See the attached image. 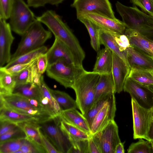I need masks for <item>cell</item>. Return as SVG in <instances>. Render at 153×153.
Returning a JSON list of instances; mask_svg holds the SVG:
<instances>
[{
    "instance_id": "6da1fadb",
    "label": "cell",
    "mask_w": 153,
    "mask_h": 153,
    "mask_svg": "<svg viewBox=\"0 0 153 153\" xmlns=\"http://www.w3.org/2000/svg\"><path fill=\"white\" fill-rule=\"evenodd\" d=\"M36 19L45 25L55 38L68 47L73 56L75 64L82 66L85 56V51L77 38L61 16L54 11L48 10L36 17Z\"/></svg>"
},
{
    "instance_id": "7a4b0ae2",
    "label": "cell",
    "mask_w": 153,
    "mask_h": 153,
    "mask_svg": "<svg viewBox=\"0 0 153 153\" xmlns=\"http://www.w3.org/2000/svg\"><path fill=\"white\" fill-rule=\"evenodd\" d=\"M115 7L126 28L135 30L153 41V16L136 6H127L119 1L116 3Z\"/></svg>"
},
{
    "instance_id": "3957f363",
    "label": "cell",
    "mask_w": 153,
    "mask_h": 153,
    "mask_svg": "<svg viewBox=\"0 0 153 153\" xmlns=\"http://www.w3.org/2000/svg\"><path fill=\"white\" fill-rule=\"evenodd\" d=\"M100 74L86 70L76 80L71 88L74 91L78 108L85 114L94 102L95 89Z\"/></svg>"
},
{
    "instance_id": "277c9868",
    "label": "cell",
    "mask_w": 153,
    "mask_h": 153,
    "mask_svg": "<svg viewBox=\"0 0 153 153\" xmlns=\"http://www.w3.org/2000/svg\"><path fill=\"white\" fill-rule=\"evenodd\" d=\"M42 23L36 19L22 36L17 48L11 55V60L41 47L51 37L52 33L49 30L45 29Z\"/></svg>"
},
{
    "instance_id": "5b68a950",
    "label": "cell",
    "mask_w": 153,
    "mask_h": 153,
    "mask_svg": "<svg viewBox=\"0 0 153 153\" xmlns=\"http://www.w3.org/2000/svg\"><path fill=\"white\" fill-rule=\"evenodd\" d=\"M0 105L16 111L36 117L41 123L53 118L44 106L38 107L32 105L30 99L12 93L0 94Z\"/></svg>"
},
{
    "instance_id": "8992f818",
    "label": "cell",
    "mask_w": 153,
    "mask_h": 153,
    "mask_svg": "<svg viewBox=\"0 0 153 153\" xmlns=\"http://www.w3.org/2000/svg\"><path fill=\"white\" fill-rule=\"evenodd\" d=\"M85 71L83 66L60 59L49 65L46 72L48 76L65 88H71L75 82Z\"/></svg>"
},
{
    "instance_id": "52a82bcc",
    "label": "cell",
    "mask_w": 153,
    "mask_h": 153,
    "mask_svg": "<svg viewBox=\"0 0 153 153\" xmlns=\"http://www.w3.org/2000/svg\"><path fill=\"white\" fill-rule=\"evenodd\" d=\"M60 115L38 123L40 129L59 153H68L73 143L61 126Z\"/></svg>"
},
{
    "instance_id": "ba28073f",
    "label": "cell",
    "mask_w": 153,
    "mask_h": 153,
    "mask_svg": "<svg viewBox=\"0 0 153 153\" xmlns=\"http://www.w3.org/2000/svg\"><path fill=\"white\" fill-rule=\"evenodd\" d=\"M133 138H143L150 141L149 132L152 125L153 108H146L141 105L134 97H131Z\"/></svg>"
},
{
    "instance_id": "9c48e42d",
    "label": "cell",
    "mask_w": 153,
    "mask_h": 153,
    "mask_svg": "<svg viewBox=\"0 0 153 153\" xmlns=\"http://www.w3.org/2000/svg\"><path fill=\"white\" fill-rule=\"evenodd\" d=\"M24 0H14L9 17L12 31L22 36L36 19L34 13Z\"/></svg>"
},
{
    "instance_id": "30bf717a",
    "label": "cell",
    "mask_w": 153,
    "mask_h": 153,
    "mask_svg": "<svg viewBox=\"0 0 153 153\" xmlns=\"http://www.w3.org/2000/svg\"><path fill=\"white\" fill-rule=\"evenodd\" d=\"M101 153H114L117 145L121 142L117 125L114 120L110 121L99 131L92 135Z\"/></svg>"
},
{
    "instance_id": "8fae6325",
    "label": "cell",
    "mask_w": 153,
    "mask_h": 153,
    "mask_svg": "<svg viewBox=\"0 0 153 153\" xmlns=\"http://www.w3.org/2000/svg\"><path fill=\"white\" fill-rule=\"evenodd\" d=\"M71 6L76 10L77 18L90 13L116 18L109 0H74Z\"/></svg>"
},
{
    "instance_id": "7c38bea8",
    "label": "cell",
    "mask_w": 153,
    "mask_h": 153,
    "mask_svg": "<svg viewBox=\"0 0 153 153\" xmlns=\"http://www.w3.org/2000/svg\"><path fill=\"white\" fill-rule=\"evenodd\" d=\"M80 17L87 19L99 29L112 33L124 34L126 27L124 23L116 18L113 19L95 13H88Z\"/></svg>"
},
{
    "instance_id": "4fadbf2b",
    "label": "cell",
    "mask_w": 153,
    "mask_h": 153,
    "mask_svg": "<svg viewBox=\"0 0 153 153\" xmlns=\"http://www.w3.org/2000/svg\"><path fill=\"white\" fill-rule=\"evenodd\" d=\"M10 24L0 18V67L4 66L11 60V47L14 37Z\"/></svg>"
},
{
    "instance_id": "5bb4252c",
    "label": "cell",
    "mask_w": 153,
    "mask_h": 153,
    "mask_svg": "<svg viewBox=\"0 0 153 153\" xmlns=\"http://www.w3.org/2000/svg\"><path fill=\"white\" fill-rule=\"evenodd\" d=\"M116 110L114 94L95 116L91 127V134L93 135L99 131L110 121L114 120Z\"/></svg>"
},
{
    "instance_id": "9a60e30c",
    "label": "cell",
    "mask_w": 153,
    "mask_h": 153,
    "mask_svg": "<svg viewBox=\"0 0 153 153\" xmlns=\"http://www.w3.org/2000/svg\"><path fill=\"white\" fill-rule=\"evenodd\" d=\"M125 52L130 70L153 71V59L137 48L131 45Z\"/></svg>"
},
{
    "instance_id": "2e32d148",
    "label": "cell",
    "mask_w": 153,
    "mask_h": 153,
    "mask_svg": "<svg viewBox=\"0 0 153 153\" xmlns=\"http://www.w3.org/2000/svg\"><path fill=\"white\" fill-rule=\"evenodd\" d=\"M129 66L119 56L113 53L111 73L115 87V93L123 90L125 82L129 75Z\"/></svg>"
},
{
    "instance_id": "e0dca14e",
    "label": "cell",
    "mask_w": 153,
    "mask_h": 153,
    "mask_svg": "<svg viewBox=\"0 0 153 153\" xmlns=\"http://www.w3.org/2000/svg\"><path fill=\"white\" fill-rule=\"evenodd\" d=\"M46 53L48 65L60 59H64L70 62L75 64L73 56L69 48L57 38H55L53 44Z\"/></svg>"
},
{
    "instance_id": "ac0fdd59",
    "label": "cell",
    "mask_w": 153,
    "mask_h": 153,
    "mask_svg": "<svg viewBox=\"0 0 153 153\" xmlns=\"http://www.w3.org/2000/svg\"><path fill=\"white\" fill-rule=\"evenodd\" d=\"M17 124L25 132L26 135L25 138L34 145L39 153H47L41 140L40 126L38 123L24 122Z\"/></svg>"
},
{
    "instance_id": "d6986e66",
    "label": "cell",
    "mask_w": 153,
    "mask_h": 153,
    "mask_svg": "<svg viewBox=\"0 0 153 153\" xmlns=\"http://www.w3.org/2000/svg\"><path fill=\"white\" fill-rule=\"evenodd\" d=\"M112 61L113 52L108 48L105 47L97 52L93 71L100 74L111 73Z\"/></svg>"
},
{
    "instance_id": "ffe728a7",
    "label": "cell",
    "mask_w": 153,
    "mask_h": 153,
    "mask_svg": "<svg viewBox=\"0 0 153 153\" xmlns=\"http://www.w3.org/2000/svg\"><path fill=\"white\" fill-rule=\"evenodd\" d=\"M124 34L128 38L131 45L134 46L153 59V53L149 40L135 30L126 29Z\"/></svg>"
},
{
    "instance_id": "44dd1931",
    "label": "cell",
    "mask_w": 153,
    "mask_h": 153,
    "mask_svg": "<svg viewBox=\"0 0 153 153\" xmlns=\"http://www.w3.org/2000/svg\"><path fill=\"white\" fill-rule=\"evenodd\" d=\"M7 121L16 123L24 122L35 123H41L36 117L22 114L9 108L3 105H0V121Z\"/></svg>"
},
{
    "instance_id": "7402d4cb",
    "label": "cell",
    "mask_w": 153,
    "mask_h": 153,
    "mask_svg": "<svg viewBox=\"0 0 153 153\" xmlns=\"http://www.w3.org/2000/svg\"><path fill=\"white\" fill-rule=\"evenodd\" d=\"M60 115L67 122L87 133L91 134V128L86 119L82 113L76 109L62 111Z\"/></svg>"
},
{
    "instance_id": "603a6c76",
    "label": "cell",
    "mask_w": 153,
    "mask_h": 153,
    "mask_svg": "<svg viewBox=\"0 0 153 153\" xmlns=\"http://www.w3.org/2000/svg\"><path fill=\"white\" fill-rule=\"evenodd\" d=\"M115 93L111 73L100 74L95 87L94 102L103 97Z\"/></svg>"
},
{
    "instance_id": "cb8c5ba5",
    "label": "cell",
    "mask_w": 153,
    "mask_h": 153,
    "mask_svg": "<svg viewBox=\"0 0 153 153\" xmlns=\"http://www.w3.org/2000/svg\"><path fill=\"white\" fill-rule=\"evenodd\" d=\"M123 90L128 93L131 97L140 100L145 103L148 100V91L149 90L146 87L127 77L125 82Z\"/></svg>"
},
{
    "instance_id": "d4e9b609",
    "label": "cell",
    "mask_w": 153,
    "mask_h": 153,
    "mask_svg": "<svg viewBox=\"0 0 153 153\" xmlns=\"http://www.w3.org/2000/svg\"><path fill=\"white\" fill-rule=\"evenodd\" d=\"M100 44L110 49L113 53L121 58L128 66L126 53L122 52L120 50L114 39L113 33L99 29Z\"/></svg>"
},
{
    "instance_id": "484cf974",
    "label": "cell",
    "mask_w": 153,
    "mask_h": 153,
    "mask_svg": "<svg viewBox=\"0 0 153 153\" xmlns=\"http://www.w3.org/2000/svg\"><path fill=\"white\" fill-rule=\"evenodd\" d=\"M13 93L36 100L40 102L42 98L39 86L31 82L16 86Z\"/></svg>"
},
{
    "instance_id": "4316f807",
    "label": "cell",
    "mask_w": 153,
    "mask_h": 153,
    "mask_svg": "<svg viewBox=\"0 0 153 153\" xmlns=\"http://www.w3.org/2000/svg\"><path fill=\"white\" fill-rule=\"evenodd\" d=\"M61 126L68 135L72 143L78 140H88L92 135L68 123L62 117Z\"/></svg>"
},
{
    "instance_id": "83f0119b",
    "label": "cell",
    "mask_w": 153,
    "mask_h": 153,
    "mask_svg": "<svg viewBox=\"0 0 153 153\" xmlns=\"http://www.w3.org/2000/svg\"><path fill=\"white\" fill-rule=\"evenodd\" d=\"M51 94L60 107L61 111L78 108L76 100L65 92L50 88Z\"/></svg>"
},
{
    "instance_id": "f1b7e54d",
    "label": "cell",
    "mask_w": 153,
    "mask_h": 153,
    "mask_svg": "<svg viewBox=\"0 0 153 153\" xmlns=\"http://www.w3.org/2000/svg\"><path fill=\"white\" fill-rule=\"evenodd\" d=\"M48 50L47 47L43 45L11 60L8 63L3 67L5 69H7L17 64L30 62L36 58L40 54L46 53Z\"/></svg>"
},
{
    "instance_id": "f546056e",
    "label": "cell",
    "mask_w": 153,
    "mask_h": 153,
    "mask_svg": "<svg viewBox=\"0 0 153 153\" xmlns=\"http://www.w3.org/2000/svg\"><path fill=\"white\" fill-rule=\"evenodd\" d=\"M86 27L90 38V43L93 48L98 52L100 50L99 28L87 18L80 17L77 19Z\"/></svg>"
},
{
    "instance_id": "4dcf8cb0",
    "label": "cell",
    "mask_w": 153,
    "mask_h": 153,
    "mask_svg": "<svg viewBox=\"0 0 153 153\" xmlns=\"http://www.w3.org/2000/svg\"><path fill=\"white\" fill-rule=\"evenodd\" d=\"M16 86L14 76L8 73L3 67H0V94L13 93Z\"/></svg>"
},
{
    "instance_id": "1f68e13d",
    "label": "cell",
    "mask_w": 153,
    "mask_h": 153,
    "mask_svg": "<svg viewBox=\"0 0 153 153\" xmlns=\"http://www.w3.org/2000/svg\"><path fill=\"white\" fill-rule=\"evenodd\" d=\"M39 87L42 97H47L49 100L51 112L53 117H54L59 115L61 111L59 105L52 95L50 88L45 82L42 75L40 77Z\"/></svg>"
},
{
    "instance_id": "d6a6232c",
    "label": "cell",
    "mask_w": 153,
    "mask_h": 153,
    "mask_svg": "<svg viewBox=\"0 0 153 153\" xmlns=\"http://www.w3.org/2000/svg\"><path fill=\"white\" fill-rule=\"evenodd\" d=\"M128 77L144 86L153 84V75L150 71L131 69Z\"/></svg>"
},
{
    "instance_id": "836d02e7",
    "label": "cell",
    "mask_w": 153,
    "mask_h": 153,
    "mask_svg": "<svg viewBox=\"0 0 153 153\" xmlns=\"http://www.w3.org/2000/svg\"><path fill=\"white\" fill-rule=\"evenodd\" d=\"M114 94H115L103 97L95 101L91 107L85 114L83 115L87 121L91 129L95 116Z\"/></svg>"
},
{
    "instance_id": "e575fe53",
    "label": "cell",
    "mask_w": 153,
    "mask_h": 153,
    "mask_svg": "<svg viewBox=\"0 0 153 153\" xmlns=\"http://www.w3.org/2000/svg\"><path fill=\"white\" fill-rule=\"evenodd\" d=\"M128 153H153L150 142L139 138V140L131 143L127 150Z\"/></svg>"
},
{
    "instance_id": "d590c367",
    "label": "cell",
    "mask_w": 153,
    "mask_h": 153,
    "mask_svg": "<svg viewBox=\"0 0 153 153\" xmlns=\"http://www.w3.org/2000/svg\"><path fill=\"white\" fill-rule=\"evenodd\" d=\"M25 138L6 140L0 143V153H14L20 149Z\"/></svg>"
},
{
    "instance_id": "8d00e7d4",
    "label": "cell",
    "mask_w": 153,
    "mask_h": 153,
    "mask_svg": "<svg viewBox=\"0 0 153 153\" xmlns=\"http://www.w3.org/2000/svg\"><path fill=\"white\" fill-rule=\"evenodd\" d=\"M26 137L25 132L18 125L6 133L0 135V143L9 140L25 138Z\"/></svg>"
},
{
    "instance_id": "74e56055",
    "label": "cell",
    "mask_w": 153,
    "mask_h": 153,
    "mask_svg": "<svg viewBox=\"0 0 153 153\" xmlns=\"http://www.w3.org/2000/svg\"><path fill=\"white\" fill-rule=\"evenodd\" d=\"M32 66L14 75L16 86L28 82L32 83Z\"/></svg>"
},
{
    "instance_id": "f35d334b",
    "label": "cell",
    "mask_w": 153,
    "mask_h": 153,
    "mask_svg": "<svg viewBox=\"0 0 153 153\" xmlns=\"http://www.w3.org/2000/svg\"><path fill=\"white\" fill-rule=\"evenodd\" d=\"M131 3L140 7L145 13L153 16L152 0H130Z\"/></svg>"
},
{
    "instance_id": "ab89813d",
    "label": "cell",
    "mask_w": 153,
    "mask_h": 153,
    "mask_svg": "<svg viewBox=\"0 0 153 153\" xmlns=\"http://www.w3.org/2000/svg\"><path fill=\"white\" fill-rule=\"evenodd\" d=\"M14 0H0V18L9 19Z\"/></svg>"
},
{
    "instance_id": "60d3db41",
    "label": "cell",
    "mask_w": 153,
    "mask_h": 153,
    "mask_svg": "<svg viewBox=\"0 0 153 153\" xmlns=\"http://www.w3.org/2000/svg\"><path fill=\"white\" fill-rule=\"evenodd\" d=\"M88 140H78L73 143L68 153H88Z\"/></svg>"
},
{
    "instance_id": "b9f144b4",
    "label": "cell",
    "mask_w": 153,
    "mask_h": 153,
    "mask_svg": "<svg viewBox=\"0 0 153 153\" xmlns=\"http://www.w3.org/2000/svg\"><path fill=\"white\" fill-rule=\"evenodd\" d=\"M113 35L120 51L122 52H125L127 49L131 46L128 38L124 34L113 33Z\"/></svg>"
},
{
    "instance_id": "7bdbcfd3",
    "label": "cell",
    "mask_w": 153,
    "mask_h": 153,
    "mask_svg": "<svg viewBox=\"0 0 153 153\" xmlns=\"http://www.w3.org/2000/svg\"><path fill=\"white\" fill-rule=\"evenodd\" d=\"M37 57L30 62L17 64L7 69L3 68L9 74L15 75L22 71L32 66L36 62Z\"/></svg>"
},
{
    "instance_id": "ee69618b",
    "label": "cell",
    "mask_w": 153,
    "mask_h": 153,
    "mask_svg": "<svg viewBox=\"0 0 153 153\" xmlns=\"http://www.w3.org/2000/svg\"><path fill=\"white\" fill-rule=\"evenodd\" d=\"M65 0H27V3L30 7L37 8L47 4L57 6Z\"/></svg>"
},
{
    "instance_id": "f6af8a7d",
    "label": "cell",
    "mask_w": 153,
    "mask_h": 153,
    "mask_svg": "<svg viewBox=\"0 0 153 153\" xmlns=\"http://www.w3.org/2000/svg\"><path fill=\"white\" fill-rule=\"evenodd\" d=\"M36 65L39 73L41 75L46 71L48 66V62L46 53L39 55L37 57Z\"/></svg>"
},
{
    "instance_id": "bcb514c9",
    "label": "cell",
    "mask_w": 153,
    "mask_h": 153,
    "mask_svg": "<svg viewBox=\"0 0 153 153\" xmlns=\"http://www.w3.org/2000/svg\"><path fill=\"white\" fill-rule=\"evenodd\" d=\"M40 134L43 146L47 153H59L51 141L42 132L40 128Z\"/></svg>"
},
{
    "instance_id": "7dc6e473",
    "label": "cell",
    "mask_w": 153,
    "mask_h": 153,
    "mask_svg": "<svg viewBox=\"0 0 153 153\" xmlns=\"http://www.w3.org/2000/svg\"><path fill=\"white\" fill-rule=\"evenodd\" d=\"M0 135L6 133L18 126L17 123L9 121H0Z\"/></svg>"
},
{
    "instance_id": "c3c4849f",
    "label": "cell",
    "mask_w": 153,
    "mask_h": 153,
    "mask_svg": "<svg viewBox=\"0 0 153 153\" xmlns=\"http://www.w3.org/2000/svg\"><path fill=\"white\" fill-rule=\"evenodd\" d=\"M20 149L23 153H39L35 146L31 143L25 138Z\"/></svg>"
},
{
    "instance_id": "681fc988",
    "label": "cell",
    "mask_w": 153,
    "mask_h": 153,
    "mask_svg": "<svg viewBox=\"0 0 153 153\" xmlns=\"http://www.w3.org/2000/svg\"><path fill=\"white\" fill-rule=\"evenodd\" d=\"M88 153H101L98 146L92 137V134L88 139Z\"/></svg>"
},
{
    "instance_id": "f907efd6",
    "label": "cell",
    "mask_w": 153,
    "mask_h": 153,
    "mask_svg": "<svg viewBox=\"0 0 153 153\" xmlns=\"http://www.w3.org/2000/svg\"><path fill=\"white\" fill-rule=\"evenodd\" d=\"M124 143L121 142L116 146L114 153H124L125 150L124 148Z\"/></svg>"
},
{
    "instance_id": "816d5d0a",
    "label": "cell",
    "mask_w": 153,
    "mask_h": 153,
    "mask_svg": "<svg viewBox=\"0 0 153 153\" xmlns=\"http://www.w3.org/2000/svg\"><path fill=\"white\" fill-rule=\"evenodd\" d=\"M146 87L153 94V84L149 85Z\"/></svg>"
},
{
    "instance_id": "f5cc1de1",
    "label": "cell",
    "mask_w": 153,
    "mask_h": 153,
    "mask_svg": "<svg viewBox=\"0 0 153 153\" xmlns=\"http://www.w3.org/2000/svg\"><path fill=\"white\" fill-rule=\"evenodd\" d=\"M150 45L151 51L153 53V41H150Z\"/></svg>"
},
{
    "instance_id": "db71d44e",
    "label": "cell",
    "mask_w": 153,
    "mask_h": 153,
    "mask_svg": "<svg viewBox=\"0 0 153 153\" xmlns=\"http://www.w3.org/2000/svg\"><path fill=\"white\" fill-rule=\"evenodd\" d=\"M149 141L151 143L153 152V139H151V140Z\"/></svg>"
},
{
    "instance_id": "11a10c76",
    "label": "cell",
    "mask_w": 153,
    "mask_h": 153,
    "mask_svg": "<svg viewBox=\"0 0 153 153\" xmlns=\"http://www.w3.org/2000/svg\"><path fill=\"white\" fill-rule=\"evenodd\" d=\"M14 153H23V152L20 149L15 152Z\"/></svg>"
},
{
    "instance_id": "9f6ffc18",
    "label": "cell",
    "mask_w": 153,
    "mask_h": 153,
    "mask_svg": "<svg viewBox=\"0 0 153 153\" xmlns=\"http://www.w3.org/2000/svg\"><path fill=\"white\" fill-rule=\"evenodd\" d=\"M152 99H153V98H152ZM152 107L153 108V116H152V123H153V106H152Z\"/></svg>"
},
{
    "instance_id": "6f0895ef",
    "label": "cell",
    "mask_w": 153,
    "mask_h": 153,
    "mask_svg": "<svg viewBox=\"0 0 153 153\" xmlns=\"http://www.w3.org/2000/svg\"><path fill=\"white\" fill-rule=\"evenodd\" d=\"M151 73L152 74V75H153V71H151Z\"/></svg>"
},
{
    "instance_id": "680465c9",
    "label": "cell",
    "mask_w": 153,
    "mask_h": 153,
    "mask_svg": "<svg viewBox=\"0 0 153 153\" xmlns=\"http://www.w3.org/2000/svg\"><path fill=\"white\" fill-rule=\"evenodd\" d=\"M152 1H153V0H152Z\"/></svg>"
}]
</instances>
